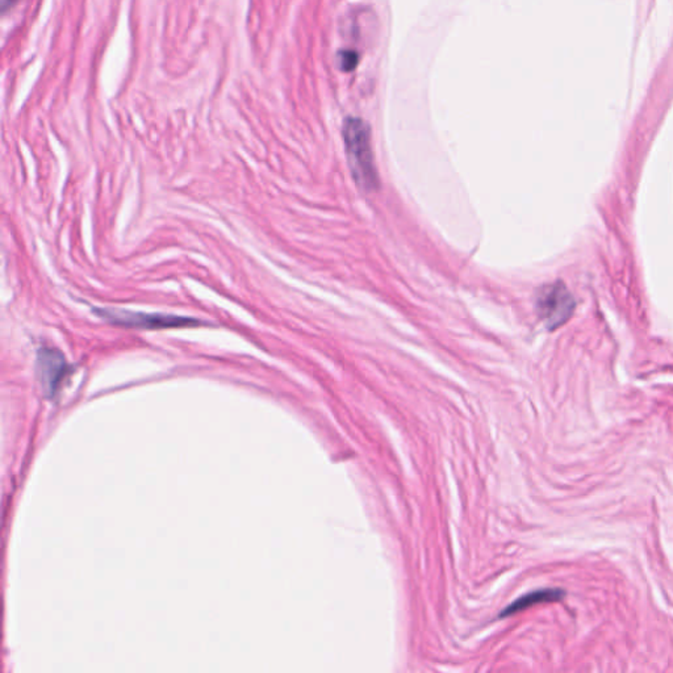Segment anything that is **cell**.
<instances>
[{"instance_id":"1","label":"cell","mask_w":673,"mask_h":673,"mask_svg":"<svg viewBox=\"0 0 673 673\" xmlns=\"http://www.w3.org/2000/svg\"><path fill=\"white\" fill-rule=\"evenodd\" d=\"M343 141L354 181L366 191L379 186V177L373 160L370 127L357 117L346 119L343 124Z\"/></svg>"},{"instance_id":"6","label":"cell","mask_w":673,"mask_h":673,"mask_svg":"<svg viewBox=\"0 0 673 673\" xmlns=\"http://www.w3.org/2000/svg\"><path fill=\"white\" fill-rule=\"evenodd\" d=\"M340 57H341L340 63H341L342 70L352 71L358 63V57L355 51H342Z\"/></svg>"},{"instance_id":"5","label":"cell","mask_w":673,"mask_h":673,"mask_svg":"<svg viewBox=\"0 0 673 673\" xmlns=\"http://www.w3.org/2000/svg\"><path fill=\"white\" fill-rule=\"evenodd\" d=\"M563 597H564V592L562 589H556V588L534 591V592L527 593L523 597L517 598L514 603H511L509 606H506L504 609L503 613L500 614V617L501 618L509 617V615L518 613V612H523L525 609H527L533 605H537V603L559 601V600H562Z\"/></svg>"},{"instance_id":"3","label":"cell","mask_w":673,"mask_h":673,"mask_svg":"<svg viewBox=\"0 0 673 673\" xmlns=\"http://www.w3.org/2000/svg\"><path fill=\"white\" fill-rule=\"evenodd\" d=\"M575 309L572 295L562 281L547 284L537 295V312L550 331L570 320Z\"/></svg>"},{"instance_id":"4","label":"cell","mask_w":673,"mask_h":673,"mask_svg":"<svg viewBox=\"0 0 673 673\" xmlns=\"http://www.w3.org/2000/svg\"><path fill=\"white\" fill-rule=\"evenodd\" d=\"M70 370L69 363L60 350L44 346L37 352L36 372L46 396L53 397L58 392L60 384L63 383Z\"/></svg>"},{"instance_id":"2","label":"cell","mask_w":673,"mask_h":673,"mask_svg":"<svg viewBox=\"0 0 673 673\" xmlns=\"http://www.w3.org/2000/svg\"><path fill=\"white\" fill-rule=\"evenodd\" d=\"M94 313L103 319L104 321L127 328V329H139V331H163V329H175V328H195L203 325L201 320L192 319L187 316L178 314H166V313H145V312H132L120 308H94Z\"/></svg>"},{"instance_id":"7","label":"cell","mask_w":673,"mask_h":673,"mask_svg":"<svg viewBox=\"0 0 673 673\" xmlns=\"http://www.w3.org/2000/svg\"><path fill=\"white\" fill-rule=\"evenodd\" d=\"M13 1H16V0H3V10H6Z\"/></svg>"}]
</instances>
